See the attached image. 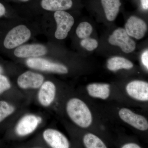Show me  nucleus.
<instances>
[{"mask_svg": "<svg viewBox=\"0 0 148 148\" xmlns=\"http://www.w3.org/2000/svg\"><path fill=\"white\" fill-rule=\"evenodd\" d=\"M70 118L80 127L86 128L91 125L92 117L86 104L77 98H73L68 102L66 107Z\"/></svg>", "mask_w": 148, "mask_h": 148, "instance_id": "nucleus-1", "label": "nucleus"}, {"mask_svg": "<svg viewBox=\"0 0 148 148\" xmlns=\"http://www.w3.org/2000/svg\"><path fill=\"white\" fill-rule=\"evenodd\" d=\"M31 36V31L26 26L18 25L8 33L4 41V45L8 49H12L27 42Z\"/></svg>", "mask_w": 148, "mask_h": 148, "instance_id": "nucleus-2", "label": "nucleus"}, {"mask_svg": "<svg viewBox=\"0 0 148 148\" xmlns=\"http://www.w3.org/2000/svg\"><path fill=\"white\" fill-rule=\"evenodd\" d=\"M54 18L57 24L55 38L58 40L66 38L74 24V19L70 14L63 10L56 11Z\"/></svg>", "mask_w": 148, "mask_h": 148, "instance_id": "nucleus-3", "label": "nucleus"}, {"mask_svg": "<svg viewBox=\"0 0 148 148\" xmlns=\"http://www.w3.org/2000/svg\"><path fill=\"white\" fill-rule=\"evenodd\" d=\"M109 42L112 45L119 46L125 53L132 52L136 48L135 42L130 37L125 29L122 28L114 31L109 37Z\"/></svg>", "mask_w": 148, "mask_h": 148, "instance_id": "nucleus-4", "label": "nucleus"}, {"mask_svg": "<svg viewBox=\"0 0 148 148\" xmlns=\"http://www.w3.org/2000/svg\"><path fill=\"white\" fill-rule=\"evenodd\" d=\"M28 67L32 69L58 73L60 74H66L68 73V69L62 64L53 63L44 59L40 58H29L27 61Z\"/></svg>", "mask_w": 148, "mask_h": 148, "instance_id": "nucleus-5", "label": "nucleus"}, {"mask_svg": "<svg viewBox=\"0 0 148 148\" xmlns=\"http://www.w3.org/2000/svg\"><path fill=\"white\" fill-rule=\"evenodd\" d=\"M121 119L136 129L145 131L148 129L147 120L143 116L134 113L127 108H122L119 111Z\"/></svg>", "mask_w": 148, "mask_h": 148, "instance_id": "nucleus-6", "label": "nucleus"}, {"mask_svg": "<svg viewBox=\"0 0 148 148\" xmlns=\"http://www.w3.org/2000/svg\"><path fill=\"white\" fill-rule=\"evenodd\" d=\"M125 28L127 34L137 39L143 38L147 30L145 22L135 16L130 17L125 24Z\"/></svg>", "mask_w": 148, "mask_h": 148, "instance_id": "nucleus-7", "label": "nucleus"}, {"mask_svg": "<svg viewBox=\"0 0 148 148\" xmlns=\"http://www.w3.org/2000/svg\"><path fill=\"white\" fill-rule=\"evenodd\" d=\"M47 49L40 44L26 45L18 46L14 51V54L18 58H34L45 55Z\"/></svg>", "mask_w": 148, "mask_h": 148, "instance_id": "nucleus-8", "label": "nucleus"}, {"mask_svg": "<svg viewBox=\"0 0 148 148\" xmlns=\"http://www.w3.org/2000/svg\"><path fill=\"white\" fill-rule=\"evenodd\" d=\"M127 94L138 101L148 100V84L142 81L135 80L130 82L126 87Z\"/></svg>", "mask_w": 148, "mask_h": 148, "instance_id": "nucleus-9", "label": "nucleus"}, {"mask_svg": "<svg viewBox=\"0 0 148 148\" xmlns=\"http://www.w3.org/2000/svg\"><path fill=\"white\" fill-rule=\"evenodd\" d=\"M44 77L40 74L31 71L25 72L18 77L17 84L22 88H37L43 82Z\"/></svg>", "mask_w": 148, "mask_h": 148, "instance_id": "nucleus-10", "label": "nucleus"}, {"mask_svg": "<svg viewBox=\"0 0 148 148\" xmlns=\"http://www.w3.org/2000/svg\"><path fill=\"white\" fill-rule=\"evenodd\" d=\"M42 121L40 117L28 115L19 121L16 127V132L20 136L29 135L34 131L38 125Z\"/></svg>", "mask_w": 148, "mask_h": 148, "instance_id": "nucleus-11", "label": "nucleus"}, {"mask_svg": "<svg viewBox=\"0 0 148 148\" xmlns=\"http://www.w3.org/2000/svg\"><path fill=\"white\" fill-rule=\"evenodd\" d=\"M46 142L53 148H68L69 143L67 138L58 130L52 129L46 130L43 134Z\"/></svg>", "mask_w": 148, "mask_h": 148, "instance_id": "nucleus-12", "label": "nucleus"}, {"mask_svg": "<svg viewBox=\"0 0 148 148\" xmlns=\"http://www.w3.org/2000/svg\"><path fill=\"white\" fill-rule=\"evenodd\" d=\"M56 94V87L53 83L46 82L43 84L38 93L40 103L44 106H49L54 100Z\"/></svg>", "mask_w": 148, "mask_h": 148, "instance_id": "nucleus-13", "label": "nucleus"}, {"mask_svg": "<svg viewBox=\"0 0 148 148\" xmlns=\"http://www.w3.org/2000/svg\"><path fill=\"white\" fill-rule=\"evenodd\" d=\"M41 4L45 10L56 11L71 8L73 2L72 0H42Z\"/></svg>", "mask_w": 148, "mask_h": 148, "instance_id": "nucleus-14", "label": "nucleus"}, {"mask_svg": "<svg viewBox=\"0 0 148 148\" xmlns=\"http://www.w3.org/2000/svg\"><path fill=\"white\" fill-rule=\"evenodd\" d=\"M87 89L90 96L103 100L108 98L110 94V85L107 84H92L88 86Z\"/></svg>", "mask_w": 148, "mask_h": 148, "instance_id": "nucleus-15", "label": "nucleus"}, {"mask_svg": "<svg viewBox=\"0 0 148 148\" xmlns=\"http://www.w3.org/2000/svg\"><path fill=\"white\" fill-rule=\"evenodd\" d=\"M106 18L110 21L115 19L119 11L121 3L120 0H101Z\"/></svg>", "mask_w": 148, "mask_h": 148, "instance_id": "nucleus-16", "label": "nucleus"}, {"mask_svg": "<svg viewBox=\"0 0 148 148\" xmlns=\"http://www.w3.org/2000/svg\"><path fill=\"white\" fill-rule=\"evenodd\" d=\"M108 68L112 71H116L120 69H130L133 67L131 61L123 57H114L108 61Z\"/></svg>", "mask_w": 148, "mask_h": 148, "instance_id": "nucleus-17", "label": "nucleus"}, {"mask_svg": "<svg viewBox=\"0 0 148 148\" xmlns=\"http://www.w3.org/2000/svg\"><path fill=\"white\" fill-rule=\"evenodd\" d=\"M84 145L87 148H106L104 143L97 136L92 133H87L83 138Z\"/></svg>", "mask_w": 148, "mask_h": 148, "instance_id": "nucleus-18", "label": "nucleus"}, {"mask_svg": "<svg viewBox=\"0 0 148 148\" xmlns=\"http://www.w3.org/2000/svg\"><path fill=\"white\" fill-rule=\"evenodd\" d=\"M92 31V26L87 22H82L76 29V34L80 38H88L91 35Z\"/></svg>", "mask_w": 148, "mask_h": 148, "instance_id": "nucleus-19", "label": "nucleus"}, {"mask_svg": "<svg viewBox=\"0 0 148 148\" xmlns=\"http://www.w3.org/2000/svg\"><path fill=\"white\" fill-rule=\"evenodd\" d=\"M14 108L4 101H0V122L14 112Z\"/></svg>", "mask_w": 148, "mask_h": 148, "instance_id": "nucleus-20", "label": "nucleus"}, {"mask_svg": "<svg viewBox=\"0 0 148 148\" xmlns=\"http://www.w3.org/2000/svg\"><path fill=\"white\" fill-rule=\"evenodd\" d=\"M81 45L86 50L92 51L98 47V42L96 40L88 37L82 40Z\"/></svg>", "mask_w": 148, "mask_h": 148, "instance_id": "nucleus-21", "label": "nucleus"}, {"mask_svg": "<svg viewBox=\"0 0 148 148\" xmlns=\"http://www.w3.org/2000/svg\"><path fill=\"white\" fill-rule=\"evenodd\" d=\"M11 85L6 77L0 74V94L10 88Z\"/></svg>", "mask_w": 148, "mask_h": 148, "instance_id": "nucleus-22", "label": "nucleus"}, {"mask_svg": "<svg viewBox=\"0 0 148 148\" xmlns=\"http://www.w3.org/2000/svg\"><path fill=\"white\" fill-rule=\"evenodd\" d=\"M142 63L147 69H148V51L146 50L143 53L141 57Z\"/></svg>", "mask_w": 148, "mask_h": 148, "instance_id": "nucleus-23", "label": "nucleus"}, {"mask_svg": "<svg viewBox=\"0 0 148 148\" xmlns=\"http://www.w3.org/2000/svg\"><path fill=\"white\" fill-rule=\"evenodd\" d=\"M122 148H140L141 147L135 143H129L124 145Z\"/></svg>", "mask_w": 148, "mask_h": 148, "instance_id": "nucleus-24", "label": "nucleus"}, {"mask_svg": "<svg viewBox=\"0 0 148 148\" xmlns=\"http://www.w3.org/2000/svg\"><path fill=\"white\" fill-rule=\"evenodd\" d=\"M142 7L144 9L147 10L148 9V0H141Z\"/></svg>", "mask_w": 148, "mask_h": 148, "instance_id": "nucleus-25", "label": "nucleus"}, {"mask_svg": "<svg viewBox=\"0 0 148 148\" xmlns=\"http://www.w3.org/2000/svg\"><path fill=\"white\" fill-rule=\"evenodd\" d=\"M5 13V8L2 4L0 3V17L2 16Z\"/></svg>", "mask_w": 148, "mask_h": 148, "instance_id": "nucleus-26", "label": "nucleus"}, {"mask_svg": "<svg viewBox=\"0 0 148 148\" xmlns=\"http://www.w3.org/2000/svg\"><path fill=\"white\" fill-rule=\"evenodd\" d=\"M3 70L1 66H0V74H1L2 73H3Z\"/></svg>", "mask_w": 148, "mask_h": 148, "instance_id": "nucleus-27", "label": "nucleus"}, {"mask_svg": "<svg viewBox=\"0 0 148 148\" xmlns=\"http://www.w3.org/2000/svg\"><path fill=\"white\" fill-rule=\"evenodd\" d=\"M23 1H29V0H21Z\"/></svg>", "mask_w": 148, "mask_h": 148, "instance_id": "nucleus-28", "label": "nucleus"}]
</instances>
